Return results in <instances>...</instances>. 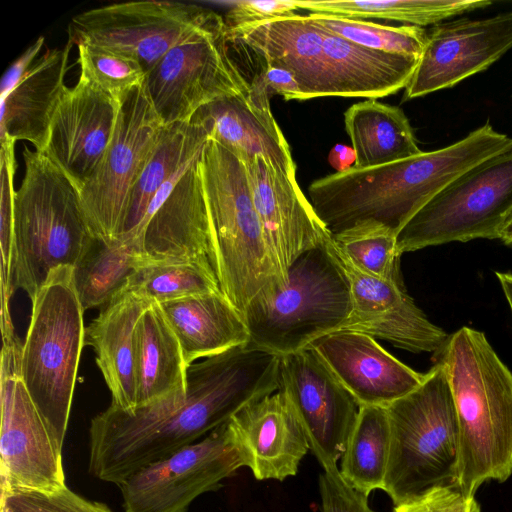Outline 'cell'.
Wrapping results in <instances>:
<instances>
[{
    "mask_svg": "<svg viewBox=\"0 0 512 512\" xmlns=\"http://www.w3.org/2000/svg\"><path fill=\"white\" fill-rule=\"evenodd\" d=\"M199 170L214 270L222 293L243 314L252 300L283 284L264 238L246 165L232 151L208 139Z\"/></svg>",
    "mask_w": 512,
    "mask_h": 512,
    "instance_id": "4",
    "label": "cell"
},
{
    "mask_svg": "<svg viewBox=\"0 0 512 512\" xmlns=\"http://www.w3.org/2000/svg\"><path fill=\"white\" fill-rule=\"evenodd\" d=\"M77 49L80 77L119 104L146 80L144 68L131 57L90 44H79Z\"/></svg>",
    "mask_w": 512,
    "mask_h": 512,
    "instance_id": "38",
    "label": "cell"
},
{
    "mask_svg": "<svg viewBox=\"0 0 512 512\" xmlns=\"http://www.w3.org/2000/svg\"><path fill=\"white\" fill-rule=\"evenodd\" d=\"M300 10L353 19L378 18L424 27L492 4L490 0H294Z\"/></svg>",
    "mask_w": 512,
    "mask_h": 512,
    "instance_id": "34",
    "label": "cell"
},
{
    "mask_svg": "<svg viewBox=\"0 0 512 512\" xmlns=\"http://www.w3.org/2000/svg\"><path fill=\"white\" fill-rule=\"evenodd\" d=\"M164 127L144 81L121 102L110 144L79 190L94 237L108 243L119 239L132 190L152 158Z\"/></svg>",
    "mask_w": 512,
    "mask_h": 512,
    "instance_id": "11",
    "label": "cell"
},
{
    "mask_svg": "<svg viewBox=\"0 0 512 512\" xmlns=\"http://www.w3.org/2000/svg\"><path fill=\"white\" fill-rule=\"evenodd\" d=\"M499 239L506 244L512 245V212L509 214L502 226Z\"/></svg>",
    "mask_w": 512,
    "mask_h": 512,
    "instance_id": "48",
    "label": "cell"
},
{
    "mask_svg": "<svg viewBox=\"0 0 512 512\" xmlns=\"http://www.w3.org/2000/svg\"><path fill=\"white\" fill-rule=\"evenodd\" d=\"M43 45L44 37L40 36L5 71L0 85V99L8 95L29 71L34 58L41 51Z\"/></svg>",
    "mask_w": 512,
    "mask_h": 512,
    "instance_id": "44",
    "label": "cell"
},
{
    "mask_svg": "<svg viewBox=\"0 0 512 512\" xmlns=\"http://www.w3.org/2000/svg\"><path fill=\"white\" fill-rule=\"evenodd\" d=\"M280 356L249 343L195 362L185 392L124 411L112 404L89 427V473L117 486L190 445L243 407L279 390Z\"/></svg>",
    "mask_w": 512,
    "mask_h": 512,
    "instance_id": "1",
    "label": "cell"
},
{
    "mask_svg": "<svg viewBox=\"0 0 512 512\" xmlns=\"http://www.w3.org/2000/svg\"><path fill=\"white\" fill-rule=\"evenodd\" d=\"M199 160L182 175L142 230L136 245L150 262L202 261L213 266L210 223Z\"/></svg>",
    "mask_w": 512,
    "mask_h": 512,
    "instance_id": "22",
    "label": "cell"
},
{
    "mask_svg": "<svg viewBox=\"0 0 512 512\" xmlns=\"http://www.w3.org/2000/svg\"><path fill=\"white\" fill-rule=\"evenodd\" d=\"M72 43L47 49L12 91L0 99V138L30 142L44 153L53 114L69 87L65 75Z\"/></svg>",
    "mask_w": 512,
    "mask_h": 512,
    "instance_id": "25",
    "label": "cell"
},
{
    "mask_svg": "<svg viewBox=\"0 0 512 512\" xmlns=\"http://www.w3.org/2000/svg\"><path fill=\"white\" fill-rule=\"evenodd\" d=\"M320 28L325 67L334 97L376 99L407 86L418 57L367 48Z\"/></svg>",
    "mask_w": 512,
    "mask_h": 512,
    "instance_id": "27",
    "label": "cell"
},
{
    "mask_svg": "<svg viewBox=\"0 0 512 512\" xmlns=\"http://www.w3.org/2000/svg\"><path fill=\"white\" fill-rule=\"evenodd\" d=\"M463 498L456 485H441L395 505L393 512H454Z\"/></svg>",
    "mask_w": 512,
    "mask_h": 512,
    "instance_id": "42",
    "label": "cell"
},
{
    "mask_svg": "<svg viewBox=\"0 0 512 512\" xmlns=\"http://www.w3.org/2000/svg\"><path fill=\"white\" fill-rule=\"evenodd\" d=\"M322 358L360 406L387 407L416 389L426 378L380 346L375 338L341 330L314 340Z\"/></svg>",
    "mask_w": 512,
    "mask_h": 512,
    "instance_id": "21",
    "label": "cell"
},
{
    "mask_svg": "<svg viewBox=\"0 0 512 512\" xmlns=\"http://www.w3.org/2000/svg\"><path fill=\"white\" fill-rule=\"evenodd\" d=\"M322 512H375L368 496L353 489L341 477L339 468L319 475Z\"/></svg>",
    "mask_w": 512,
    "mask_h": 512,
    "instance_id": "41",
    "label": "cell"
},
{
    "mask_svg": "<svg viewBox=\"0 0 512 512\" xmlns=\"http://www.w3.org/2000/svg\"><path fill=\"white\" fill-rule=\"evenodd\" d=\"M245 165L270 257L284 286L296 259L326 244L332 235L301 191L296 175L261 156Z\"/></svg>",
    "mask_w": 512,
    "mask_h": 512,
    "instance_id": "17",
    "label": "cell"
},
{
    "mask_svg": "<svg viewBox=\"0 0 512 512\" xmlns=\"http://www.w3.org/2000/svg\"><path fill=\"white\" fill-rule=\"evenodd\" d=\"M219 291L216 272L209 262H149L134 272L119 295L131 293L161 304Z\"/></svg>",
    "mask_w": 512,
    "mask_h": 512,
    "instance_id": "35",
    "label": "cell"
},
{
    "mask_svg": "<svg viewBox=\"0 0 512 512\" xmlns=\"http://www.w3.org/2000/svg\"><path fill=\"white\" fill-rule=\"evenodd\" d=\"M226 4L228 9L223 19L227 30L290 16L299 10L294 0H236Z\"/></svg>",
    "mask_w": 512,
    "mask_h": 512,
    "instance_id": "40",
    "label": "cell"
},
{
    "mask_svg": "<svg viewBox=\"0 0 512 512\" xmlns=\"http://www.w3.org/2000/svg\"><path fill=\"white\" fill-rule=\"evenodd\" d=\"M512 49V11L492 17L446 20L426 30L404 100L451 88L482 72Z\"/></svg>",
    "mask_w": 512,
    "mask_h": 512,
    "instance_id": "16",
    "label": "cell"
},
{
    "mask_svg": "<svg viewBox=\"0 0 512 512\" xmlns=\"http://www.w3.org/2000/svg\"><path fill=\"white\" fill-rule=\"evenodd\" d=\"M120 104L79 76L52 117L44 154L80 190L100 164L113 136Z\"/></svg>",
    "mask_w": 512,
    "mask_h": 512,
    "instance_id": "19",
    "label": "cell"
},
{
    "mask_svg": "<svg viewBox=\"0 0 512 512\" xmlns=\"http://www.w3.org/2000/svg\"><path fill=\"white\" fill-rule=\"evenodd\" d=\"M145 83L164 126L189 122L203 105L249 89L230 56L224 19L216 12L167 52Z\"/></svg>",
    "mask_w": 512,
    "mask_h": 512,
    "instance_id": "10",
    "label": "cell"
},
{
    "mask_svg": "<svg viewBox=\"0 0 512 512\" xmlns=\"http://www.w3.org/2000/svg\"><path fill=\"white\" fill-rule=\"evenodd\" d=\"M330 242L297 258L283 287L249 303L242 314L249 344L284 356L341 330L352 299L349 279Z\"/></svg>",
    "mask_w": 512,
    "mask_h": 512,
    "instance_id": "6",
    "label": "cell"
},
{
    "mask_svg": "<svg viewBox=\"0 0 512 512\" xmlns=\"http://www.w3.org/2000/svg\"><path fill=\"white\" fill-rule=\"evenodd\" d=\"M437 355L458 422L456 484L472 497L483 483L512 475V372L485 334L466 326L449 335Z\"/></svg>",
    "mask_w": 512,
    "mask_h": 512,
    "instance_id": "3",
    "label": "cell"
},
{
    "mask_svg": "<svg viewBox=\"0 0 512 512\" xmlns=\"http://www.w3.org/2000/svg\"><path fill=\"white\" fill-rule=\"evenodd\" d=\"M512 212V150L475 165L431 199L398 232L401 254L473 239H499Z\"/></svg>",
    "mask_w": 512,
    "mask_h": 512,
    "instance_id": "9",
    "label": "cell"
},
{
    "mask_svg": "<svg viewBox=\"0 0 512 512\" xmlns=\"http://www.w3.org/2000/svg\"><path fill=\"white\" fill-rule=\"evenodd\" d=\"M135 243L94 237L73 267V281L83 311L100 309L116 298L128 279L149 263Z\"/></svg>",
    "mask_w": 512,
    "mask_h": 512,
    "instance_id": "32",
    "label": "cell"
},
{
    "mask_svg": "<svg viewBox=\"0 0 512 512\" xmlns=\"http://www.w3.org/2000/svg\"><path fill=\"white\" fill-rule=\"evenodd\" d=\"M249 86L252 90L270 98L272 95L278 94L285 100H303L295 75L279 66L265 63Z\"/></svg>",
    "mask_w": 512,
    "mask_h": 512,
    "instance_id": "43",
    "label": "cell"
},
{
    "mask_svg": "<svg viewBox=\"0 0 512 512\" xmlns=\"http://www.w3.org/2000/svg\"><path fill=\"white\" fill-rule=\"evenodd\" d=\"M14 198L13 280L31 302L49 273L74 267L94 235L74 183L44 154L24 146Z\"/></svg>",
    "mask_w": 512,
    "mask_h": 512,
    "instance_id": "5",
    "label": "cell"
},
{
    "mask_svg": "<svg viewBox=\"0 0 512 512\" xmlns=\"http://www.w3.org/2000/svg\"><path fill=\"white\" fill-rule=\"evenodd\" d=\"M390 448L391 429L386 407L360 406L340 459L341 477L367 496L374 490H383Z\"/></svg>",
    "mask_w": 512,
    "mask_h": 512,
    "instance_id": "33",
    "label": "cell"
},
{
    "mask_svg": "<svg viewBox=\"0 0 512 512\" xmlns=\"http://www.w3.org/2000/svg\"><path fill=\"white\" fill-rule=\"evenodd\" d=\"M1 512H13V511L4 505H1Z\"/></svg>",
    "mask_w": 512,
    "mask_h": 512,
    "instance_id": "49",
    "label": "cell"
},
{
    "mask_svg": "<svg viewBox=\"0 0 512 512\" xmlns=\"http://www.w3.org/2000/svg\"><path fill=\"white\" fill-rule=\"evenodd\" d=\"M227 37L229 43L249 47L266 64L292 72L303 100L334 97L325 67L322 30L308 14H293L227 30Z\"/></svg>",
    "mask_w": 512,
    "mask_h": 512,
    "instance_id": "23",
    "label": "cell"
},
{
    "mask_svg": "<svg viewBox=\"0 0 512 512\" xmlns=\"http://www.w3.org/2000/svg\"><path fill=\"white\" fill-rule=\"evenodd\" d=\"M386 409L391 448L383 491L394 506L436 486H457L459 429L443 365Z\"/></svg>",
    "mask_w": 512,
    "mask_h": 512,
    "instance_id": "8",
    "label": "cell"
},
{
    "mask_svg": "<svg viewBox=\"0 0 512 512\" xmlns=\"http://www.w3.org/2000/svg\"><path fill=\"white\" fill-rule=\"evenodd\" d=\"M207 141V131L191 122L164 127L152 158L132 190L119 239L136 244L157 192L200 158Z\"/></svg>",
    "mask_w": 512,
    "mask_h": 512,
    "instance_id": "30",
    "label": "cell"
},
{
    "mask_svg": "<svg viewBox=\"0 0 512 512\" xmlns=\"http://www.w3.org/2000/svg\"><path fill=\"white\" fill-rule=\"evenodd\" d=\"M189 122L202 126L208 139L232 151L244 164L261 156L280 170L296 175L290 148L271 109L254 104L248 90L203 105Z\"/></svg>",
    "mask_w": 512,
    "mask_h": 512,
    "instance_id": "24",
    "label": "cell"
},
{
    "mask_svg": "<svg viewBox=\"0 0 512 512\" xmlns=\"http://www.w3.org/2000/svg\"><path fill=\"white\" fill-rule=\"evenodd\" d=\"M308 15L337 36L379 51L419 58L426 42V29L419 26H390L329 14Z\"/></svg>",
    "mask_w": 512,
    "mask_h": 512,
    "instance_id": "37",
    "label": "cell"
},
{
    "mask_svg": "<svg viewBox=\"0 0 512 512\" xmlns=\"http://www.w3.org/2000/svg\"><path fill=\"white\" fill-rule=\"evenodd\" d=\"M227 424L243 465L257 480L284 481L295 476L310 450L304 430L280 389L246 405Z\"/></svg>",
    "mask_w": 512,
    "mask_h": 512,
    "instance_id": "20",
    "label": "cell"
},
{
    "mask_svg": "<svg viewBox=\"0 0 512 512\" xmlns=\"http://www.w3.org/2000/svg\"><path fill=\"white\" fill-rule=\"evenodd\" d=\"M331 235L336 248L362 273L403 282L397 233L387 226L365 221Z\"/></svg>",
    "mask_w": 512,
    "mask_h": 512,
    "instance_id": "36",
    "label": "cell"
},
{
    "mask_svg": "<svg viewBox=\"0 0 512 512\" xmlns=\"http://www.w3.org/2000/svg\"><path fill=\"white\" fill-rule=\"evenodd\" d=\"M215 12L195 4L132 1L86 10L72 18L68 41L90 44L138 61L148 74L177 43Z\"/></svg>",
    "mask_w": 512,
    "mask_h": 512,
    "instance_id": "12",
    "label": "cell"
},
{
    "mask_svg": "<svg viewBox=\"0 0 512 512\" xmlns=\"http://www.w3.org/2000/svg\"><path fill=\"white\" fill-rule=\"evenodd\" d=\"M279 389L323 470L338 469L360 405L311 347L280 356Z\"/></svg>",
    "mask_w": 512,
    "mask_h": 512,
    "instance_id": "14",
    "label": "cell"
},
{
    "mask_svg": "<svg viewBox=\"0 0 512 512\" xmlns=\"http://www.w3.org/2000/svg\"><path fill=\"white\" fill-rule=\"evenodd\" d=\"M454 512H481V508L475 497H464Z\"/></svg>",
    "mask_w": 512,
    "mask_h": 512,
    "instance_id": "47",
    "label": "cell"
},
{
    "mask_svg": "<svg viewBox=\"0 0 512 512\" xmlns=\"http://www.w3.org/2000/svg\"><path fill=\"white\" fill-rule=\"evenodd\" d=\"M136 408L186 391L188 366L160 305L152 303L135 329Z\"/></svg>",
    "mask_w": 512,
    "mask_h": 512,
    "instance_id": "29",
    "label": "cell"
},
{
    "mask_svg": "<svg viewBox=\"0 0 512 512\" xmlns=\"http://www.w3.org/2000/svg\"><path fill=\"white\" fill-rule=\"evenodd\" d=\"M512 150V137L489 121L459 141L393 163L335 172L308 187L310 203L331 234L374 221L394 232L475 165Z\"/></svg>",
    "mask_w": 512,
    "mask_h": 512,
    "instance_id": "2",
    "label": "cell"
},
{
    "mask_svg": "<svg viewBox=\"0 0 512 512\" xmlns=\"http://www.w3.org/2000/svg\"><path fill=\"white\" fill-rule=\"evenodd\" d=\"M151 304L131 293L120 294L85 329V345L95 352L111 404L128 412L136 408L135 329Z\"/></svg>",
    "mask_w": 512,
    "mask_h": 512,
    "instance_id": "26",
    "label": "cell"
},
{
    "mask_svg": "<svg viewBox=\"0 0 512 512\" xmlns=\"http://www.w3.org/2000/svg\"><path fill=\"white\" fill-rule=\"evenodd\" d=\"M356 169L377 167L420 154L415 134L404 111L367 99L344 113Z\"/></svg>",
    "mask_w": 512,
    "mask_h": 512,
    "instance_id": "31",
    "label": "cell"
},
{
    "mask_svg": "<svg viewBox=\"0 0 512 512\" xmlns=\"http://www.w3.org/2000/svg\"><path fill=\"white\" fill-rule=\"evenodd\" d=\"M31 303L20 378L56 442L63 447L86 329L73 267L53 269Z\"/></svg>",
    "mask_w": 512,
    "mask_h": 512,
    "instance_id": "7",
    "label": "cell"
},
{
    "mask_svg": "<svg viewBox=\"0 0 512 512\" xmlns=\"http://www.w3.org/2000/svg\"><path fill=\"white\" fill-rule=\"evenodd\" d=\"M175 333L188 367L249 342L242 314L221 292L197 294L159 304Z\"/></svg>",
    "mask_w": 512,
    "mask_h": 512,
    "instance_id": "28",
    "label": "cell"
},
{
    "mask_svg": "<svg viewBox=\"0 0 512 512\" xmlns=\"http://www.w3.org/2000/svg\"><path fill=\"white\" fill-rule=\"evenodd\" d=\"M329 160L331 165L337 169V172L347 170L354 164L355 155L352 147L338 144L330 152Z\"/></svg>",
    "mask_w": 512,
    "mask_h": 512,
    "instance_id": "45",
    "label": "cell"
},
{
    "mask_svg": "<svg viewBox=\"0 0 512 512\" xmlns=\"http://www.w3.org/2000/svg\"><path fill=\"white\" fill-rule=\"evenodd\" d=\"M330 246L349 279L351 291V313L341 330L383 339L413 353L441 352L449 334L426 317L403 282L364 274L342 255L332 238Z\"/></svg>",
    "mask_w": 512,
    "mask_h": 512,
    "instance_id": "18",
    "label": "cell"
},
{
    "mask_svg": "<svg viewBox=\"0 0 512 512\" xmlns=\"http://www.w3.org/2000/svg\"><path fill=\"white\" fill-rule=\"evenodd\" d=\"M227 422L120 483L124 512H188L200 495L220 489L244 466Z\"/></svg>",
    "mask_w": 512,
    "mask_h": 512,
    "instance_id": "13",
    "label": "cell"
},
{
    "mask_svg": "<svg viewBox=\"0 0 512 512\" xmlns=\"http://www.w3.org/2000/svg\"><path fill=\"white\" fill-rule=\"evenodd\" d=\"M496 276L512 314V273L496 272Z\"/></svg>",
    "mask_w": 512,
    "mask_h": 512,
    "instance_id": "46",
    "label": "cell"
},
{
    "mask_svg": "<svg viewBox=\"0 0 512 512\" xmlns=\"http://www.w3.org/2000/svg\"><path fill=\"white\" fill-rule=\"evenodd\" d=\"M1 505L13 512H113L105 503L88 500L67 486L53 492L1 494Z\"/></svg>",
    "mask_w": 512,
    "mask_h": 512,
    "instance_id": "39",
    "label": "cell"
},
{
    "mask_svg": "<svg viewBox=\"0 0 512 512\" xmlns=\"http://www.w3.org/2000/svg\"><path fill=\"white\" fill-rule=\"evenodd\" d=\"M1 373V494L66 487L62 449L19 373Z\"/></svg>",
    "mask_w": 512,
    "mask_h": 512,
    "instance_id": "15",
    "label": "cell"
}]
</instances>
